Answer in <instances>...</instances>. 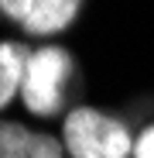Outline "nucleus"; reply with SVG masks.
Segmentation results:
<instances>
[{"instance_id": "4", "label": "nucleus", "mask_w": 154, "mask_h": 158, "mask_svg": "<svg viewBox=\"0 0 154 158\" xmlns=\"http://www.w3.org/2000/svg\"><path fill=\"white\" fill-rule=\"evenodd\" d=\"M0 158H69L62 138L21 120H0Z\"/></svg>"}, {"instance_id": "5", "label": "nucleus", "mask_w": 154, "mask_h": 158, "mask_svg": "<svg viewBox=\"0 0 154 158\" xmlns=\"http://www.w3.org/2000/svg\"><path fill=\"white\" fill-rule=\"evenodd\" d=\"M31 59V45L4 38L0 41V110H7L14 100H21V83H24V69Z\"/></svg>"}, {"instance_id": "3", "label": "nucleus", "mask_w": 154, "mask_h": 158, "mask_svg": "<svg viewBox=\"0 0 154 158\" xmlns=\"http://www.w3.org/2000/svg\"><path fill=\"white\" fill-rule=\"evenodd\" d=\"M79 10L82 4L75 0H4L0 4V14L14 21L28 38H51L69 31Z\"/></svg>"}, {"instance_id": "2", "label": "nucleus", "mask_w": 154, "mask_h": 158, "mask_svg": "<svg viewBox=\"0 0 154 158\" xmlns=\"http://www.w3.org/2000/svg\"><path fill=\"white\" fill-rule=\"evenodd\" d=\"M75 76V59L72 52L62 45H38L31 48L28 69H24V83H21V103L31 117H65V103H69V86Z\"/></svg>"}, {"instance_id": "1", "label": "nucleus", "mask_w": 154, "mask_h": 158, "mask_svg": "<svg viewBox=\"0 0 154 158\" xmlns=\"http://www.w3.org/2000/svg\"><path fill=\"white\" fill-rule=\"evenodd\" d=\"M62 148L69 158H134V134L123 117L82 103L62 117Z\"/></svg>"}, {"instance_id": "6", "label": "nucleus", "mask_w": 154, "mask_h": 158, "mask_svg": "<svg viewBox=\"0 0 154 158\" xmlns=\"http://www.w3.org/2000/svg\"><path fill=\"white\" fill-rule=\"evenodd\" d=\"M134 158H154V124H147L134 138Z\"/></svg>"}]
</instances>
